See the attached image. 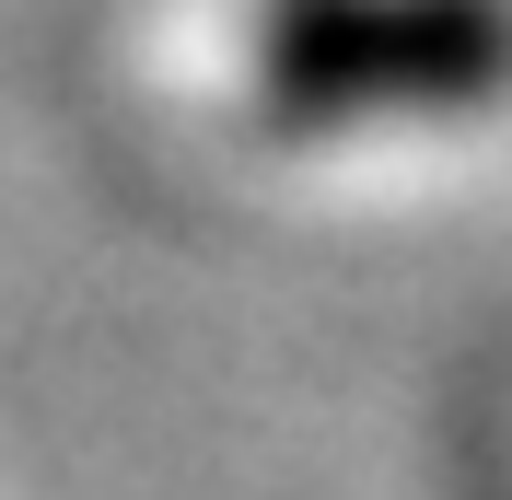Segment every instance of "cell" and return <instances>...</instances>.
<instances>
[{
  "label": "cell",
  "instance_id": "cell-1",
  "mask_svg": "<svg viewBox=\"0 0 512 500\" xmlns=\"http://www.w3.org/2000/svg\"><path fill=\"white\" fill-rule=\"evenodd\" d=\"M512 82V0H280L256 47V105L280 128L431 117Z\"/></svg>",
  "mask_w": 512,
  "mask_h": 500
}]
</instances>
